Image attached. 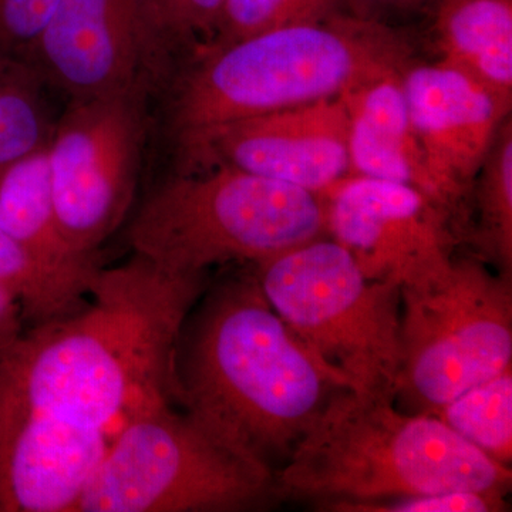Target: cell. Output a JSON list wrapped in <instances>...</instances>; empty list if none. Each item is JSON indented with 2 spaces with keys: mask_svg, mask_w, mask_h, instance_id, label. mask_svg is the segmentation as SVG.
Returning a JSON list of instances; mask_svg holds the SVG:
<instances>
[{
  "mask_svg": "<svg viewBox=\"0 0 512 512\" xmlns=\"http://www.w3.org/2000/svg\"><path fill=\"white\" fill-rule=\"evenodd\" d=\"M205 289V275L171 274L138 255L100 266L92 301L32 326L0 353V394L106 433L175 404V350Z\"/></svg>",
  "mask_w": 512,
  "mask_h": 512,
  "instance_id": "obj_1",
  "label": "cell"
},
{
  "mask_svg": "<svg viewBox=\"0 0 512 512\" xmlns=\"http://www.w3.org/2000/svg\"><path fill=\"white\" fill-rule=\"evenodd\" d=\"M174 383L175 404L274 476L348 390L275 312L254 271L202 292L178 339Z\"/></svg>",
  "mask_w": 512,
  "mask_h": 512,
  "instance_id": "obj_2",
  "label": "cell"
},
{
  "mask_svg": "<svg viewBox=\"0 0 512 512\" xmlns=\"http://www.w3.org/2000/svg\"><path fill=\"white\" fill-rule=\"evenodd\" d=\"M511 467L497 463L434 414L403 412L393 399L340 390L276 471V498L326 510L446 493H510Z\"/></svg>",
  "mask_w": 512,
  "mask_h": 512,
  "instance_id": "obj_3",
  "label": "cell"
},
{
  "mask_svg": "<svg viewBox=\"0 0 512 512\" xmlns=\"http://www.w3.org/2000/svg\"><path fill=\"white\" fill-rule=\"evenodd\" d=\"M410 47L392 29L338 13L220 45L187 77L174 106L185 151L212 131L272 111L332 99L402 74Z\"/></svg>",
  "mask_w": 512,
  "mask_h": 512,
  "instance_id": "obj_4",
  "label": "cell"
},
{
  "mask_svg": "<svg viewBox=\"0 0 512 512\" xmlns=\"http://www.w3.org/2000/svg\"><path fill=\"white\" fill-rule=\"evenodd\" d=\"M322 195L221 164L171 178L148 195L127 239L134 255L171 274L256 265L325 237Z\"/></svg>",
  "mask_w": 512,
  "mask_h": 512,
  "instance_id": "obj_5",
  "label": "cell"
},
{
  "mask_svg": "<svg viewBox=\"0 0 512 512\" xmlns=\"http://www.w3.org/2000/svg\"><path fill=\"white\" fill-rule=\"evenodd\" d=\"M252 271L272 308L330 375L350 392L394 400L400 285L367 278L348 249L325 237Z\"/></svg>",
  "mask_w": 512,
  "mask_h": 512,
  "instance_id": "obj_6",
  "label": "cell"
},
{
  "mask_svg": "<svg viewBox=\"0 0 512 512\" xmlns=\"http://www.w3.org/2000/svg\"><path fill=\"white\" fill-rule=\"evenodd\" d=\"M158 404L110 437L76 512H237L275 500L274 474Z\"/></svg>",
  "mask_w": 512,
  "mask_h": 512,
  "instance_id": "obj_7",
  "label": "cell"
},
{
  "mask_svg": "<svg viewBox=\"0 0 512 512\" xmlns=\"http://www.w3.org/2000/svg\"><path fill=\"white\" fill-rule=\"evenodd\" d=\"M511 366V278L481 259H451L400 288L397 407L434 414Z\"/></svg>",
  "mask_w": 512,
  "mask_h": 512,
  "instance_id": "obj_8",
  "label": "cell"
},
{
  "mask_svg": "<svg viewBox=\"0 0 512 512\" xmlns=\"http://www.w3.org/2000/svg\"><path fill=\"white\" fill-rule=\"evenodd\" d=\"M147 89L72 100L47 144L57 221L84 258L126 221L146 141Z\"/></svg>",
  "mask_w": 512,
  "mask_h": 512,
  "instance_id": "obj_9",
  "label": "cell"
},
{
  "mask_svg": "<svg viewBox=\"0 0 512 512\" xmlns=\"http://www.w3.org/2000/svg\"><path fill=\"white\" fill-rule=\"evenodd\" d=\"M168 30L156 0H59L25 62L72 100L147 89Z\"/></svg>",
  "mask_w": 512,
  "mask_h": 512,
  "instance_id": "obj_10",
  "label": "cell"
},
{
  "mask_svg": "<svg viewBox=\"0 0 512 512\" xmlns=\"http://www.w3.org/2000/svg\"><path fill=\"white\" fill-rule=\"evenodd\" d=\"M322 197L329 234L367 278L402 288L453 259L447 215L412 185L348 175Z\"/></svg>",
  "mask_w": 512,
  "mask_h": 512,
  "instance_id": "obj_11",
  "label": "cell"
},
{
  "mask_svg": "<svg viewBox=\"0 0 512 512\" xmlns=\"http://www.w3.org/2000/svg\"><path fill=\"white\" fill-rule=\"evenodd\" d=\"M218 163L323 195L350 175L349 114L343 96L235 121L188 148Z\"/></svg>",
  "mask_w": 512,
  "mask_h": 512,
  "instance_id": "obj_12",
  "label": "cell"
},
{
  "mask_svg": "<svg viewBox=\"0 0 512 512\" xmlns=\"http://www.w3.org/2000/svg\"><path fill=\"white\" fill-rule=\"evenodd\" d=\"M402 87L436 204L448 217L477 177L511 103L443 60L410 64Z\"/></svg>",
  "mask_w": 512,
  "mask_h": 512,
  "instance_id": "obj_13",
  "label": "cell"
},
{
  "mask_svg": "<svg viewBox=\"0 0 512 512\" xmlns=\"http://www.w3.org/2000/svg\"><path fill=\"white\" fill-rule=\"evenodd\" d=\"M109 439L0 394V512H76Z\"/></svg>",
  "mask_w": 512,
  "mask_h": 512,
  "instance_id": "obj_14",
  "label": "cell"
},
{
  "mask_svg": "<svg viewBox=\"0 0 512 512\" xmlns=\"http://www.w3.org/2000/svg\"><path fill=\"white\" fill-rule=\"evenodd\" d=\"M402 74L343 94L349 114L350 175L412 185L436 204L423 151L410 123Z\"/></svg>",
  "mask_w": 512,
  "mask_h": 512,
  "instance_id": "obj_15",
  "label": "cell"
},
{
  "mask_svg": "<svg viewBox=\"0 0 512 512\" xmlns=\"http://www.w3.org/2000/svg\"><path fill=\"white\" fill-rule=\"evenodd\" d=\"M47 144L0 165V228L63 284L89 296L100 265L74 252L60 231Z\"/></svg>",
  "mask_w": 512,
  "mask_h": 512,
  "instance_id": "obj_16",
  "label": "cell"
},
{
  "mask_svg": "<svg viewBox=\"0 0 512 512\" xmlns=\"http://www.w3.org/2000/svg\"><path fill=\"white\" fill-rule=\"evenodd\" d=\"M443 62L512 99V0H441Z\"/></svg>",
  "mask_w": 512,
  "mask_h": 512,
  "instance_id": "obj_17",
  "label": "cell"
},
{
  "mask_svg": "<svg viewBox=\"0 0 512 512\" xmlns=\"http://www.w3.org/2000/svg\"><path fill=\"white\" fill-rule=\"evenodd\" d=\"M473 244L481 261L512 279V127L505 120L480 171Z\"/></svg>",
  "mask_w": 512,
  "mask_h": 512,
  "instance_id": "obj_18",
  "label": "cell"
},
{
  "mask_svg": "<svg viewBox=\"0 0 512 512\" xmlns=\"http://www.w3.org/2000/svg\"><path fill=\"white\" fill-rule=\"evenodd\" d=\"M503 466L512 461V366L470 387L434 413Z\"/></svg>",
  "mask_w": 512,
  "mask_h": 512,
  "instance_id": "obj_19",
  "label": "cell"
},
{
  "mask_svg": "<svg viewBox=\"0 0 512 512\" xmlns=\"http://www.w3.org/2000/svg\"><path fill=\"white\" fill-rule=\"evenodd\" d=\"M0 288L20 302L32 326L60 318L83 306L87 296L73 291L35 261L0 228Z\"/></svg>",
  "mask_w": 512,
  "mask_h": 512,
  "instance_id": "obj_20",
  "label": "cell"
},
{
  "mask_svg": "<svg viewBox=\"0 0 512 512\" xmlns=\"http://www.w3.org/2000/svg\"><path fill=\"white\" fill-rule=\"evenodd\" d=\"M340 0H224L217 29L222 43L271 30L311 25L336 15Z\"/></svg>",
  "mask_w": 512,
  "mask_h": 512,
  "instance_id": "obj_21",
  "label": "cell"
},
{
  "mask_svg": "<svg viewBox=\"0 0 512 512\" xmlns=\"http://www.w3.org/2000/svg\"><path fill=\"white\" fill-rule=\"evenodd\" d=\"M505 494L484 491H446L397 500L343 504L338 512H500L507 510Z\"/></svg>",
  "mask_w": 512,
  "mask_h": 512,
  "instance_id": "obj_22",
  "label": "cell"
},
{
  "mask_svg": "<svg viewBox=\"0 0 512 512\" xmlns=\"http://www.w3.org/2000/svg\"><path fill=\"white\" fill-rule=\"evenodd\" d=\"M59 0H0V56L25 60Z\"/></svg>",
  "mask_w": 512,
  "mask_h": 512,
  "instance_id": "obj_23",
  "label": "cell"
},
{
  "mask_svg": "<svg viewBox=\"0 0 512 512\" xmlns=\"http://www.w3.org/2000/svg\"><path fill=\"white\" fill-rule=\"evenodd\" d=\"M224 0H156L171 32H210L217 29Z\"/></svg>",
  "mask_w": 512,
  "mask_h": 512,
  "instance_id": "obj_24",
  "label": "cell"
},
{
  "mask_svg": "<svg viewBox=\"0 0 512 512\" xmlns=\"http://www.w3.org/2000/svg\"><path fill=\"white\" fill-rule=\"evenodd\" d=\"M23 322L25 315L18 299L0 288V353L5 352L25 332Z\"/></svg>",
  "mask_w": 512,
  "mask_h": 512,
  "instance_id": "obj_25",
  "label": "cell"
},
{
  "mask_svg": "<svg viewBox=\"0 0 512 512\" xmlns=\"http://www.w3.org/2000/svg\"><path fill=\"white\" fill-rule=\"evenodd\" d=\"M10 57L0 56V79H2L3 73H5L6 66H8Z\"/></svg>",
  "mask_w": 512,
  "mask_h": 512,
  "instance_id": "obj_26",
  "label": "cell"
},
{
  "mask_svg": "<svg viewBox=\"0 0 512 512\" xmlns=\"http://www.w3.org/2000/svg\"><path fill=\"white\" fill-rule=\"evenodd\" d=\"M375 2L403 3V2H410V0H375Z\"/></svg>",
  "mask_w": 512,
  "mask_h": 512,
  "instance_id": "obj_27",
  "label": "cell"
}]
</instances>
